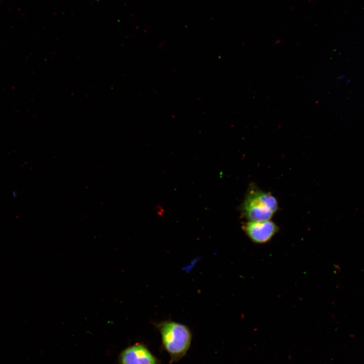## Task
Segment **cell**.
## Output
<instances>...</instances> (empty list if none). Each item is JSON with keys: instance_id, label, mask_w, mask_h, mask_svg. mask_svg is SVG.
<instances>
[{"instance_id": "obj_3", "label": "cell", "mask_w": 364, "mask_h": 364, "mask_svg": "<svg viewBox=\"0 0 364 364\" xmlns=\"http://www.w3.org/2000/svg\"><path fill=\"white\" fill-rule=\"evenodd\" d=\"M118 364H162L147 345L142 342L130 345L123 349L118 357Z\"/></svg>"}, {"instance_id": "obj_2", "label": "cell", "mask_w": 364, "mask_h": 364, "mask_svg": "<svg viewBox=\"0 0 364 364\" xmlns=\"http://www.w3.org/2000/svg\"><path fill=\"white\" fill-rule=\"evenodd\" d=\"M276 198L255 185L249 187L240 206L241 214L247 221L270 220L278 211Z\"/></svg>"}, {"instance_id": "obj_4", "label": "cell", "mask_w": 364, "mask_h": 364, "mask_svg": "<svg viewBox=\"0 0 364 364\" xmlns=\"http://www.w3.org/2000/svg\"><path fill=\"white\" fill-rule=\"evenodd\" d=\"M243 231L254 243L263 244L270 241L279 230L277 224L270 220L247 221L243 223Z\"/></svg>"}, {"instance_id": "obj_1", "label": "cell", "mask_w": 364, "mask_h": 364, "mask_svg": "<svg viewBox=\"0 0 364 364\" xmlns=\"http://www.w3.org/2000/svg\"><path fill=\"white\" fill-rule=\"evenodd\" d=\"M161 338L160 348L170 356L169 364L178 362L189 351L193 335L185 325L171 320L154 323Z\"/></svg>"}]
</instances>
